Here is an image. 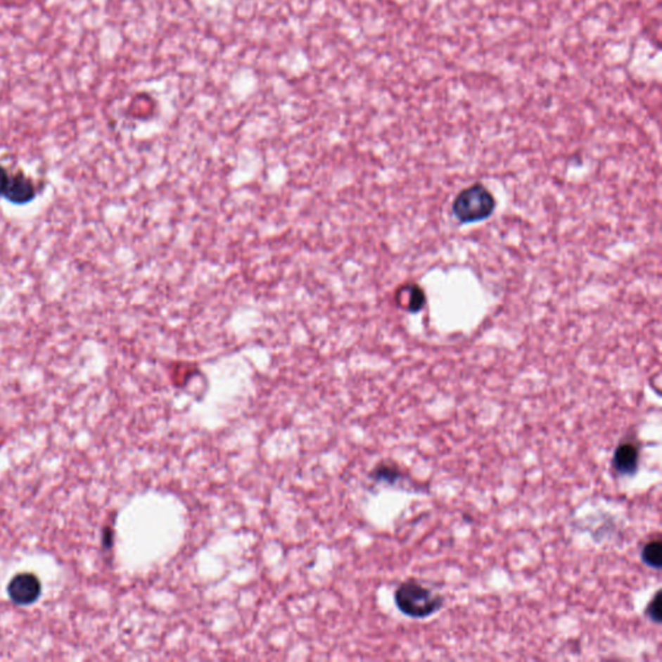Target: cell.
Masks as SVG:
<instances>
[{"label":"cell","mask_w":662,"mask_h":662,"mask_svg":"<svg viewBox=\"0 0 662 662\" xmlns=\"http://www.w3.org/2000/svg\"><path fill=\"white\" fill-rule=\"evenodd\" d=\"M395 601L401 613L416 620L430 617L444 606V598L441 595L415 580L400 585L395 592Z\"/></svg>","instance_id":"obj_1"},{"label":"cell","mask_w":662,"mask_h":662,"mask_svg":"<svg viewBox=\"0 0 662 662\" xmlns=\"http://www.w3.org/2000/svg\"><path fill=\"white\" fill-rule=\"evenodd\" d=\"M493 194L483 184H473L463 189L453 202V214L461 223H478L495 211Z\"/></svg>","instance_id":"obj_2"},{"label":"cell","mask_w":662,"mask_h":662,"mask_svg":"<svg viewBox=\"0 0 662 662\" xmlns=\"http://www.w3.org/2000/svg\"><path fill=\"white\" fill-rule=\"evenodd\" d=\"M42 592L38 577L32 573H20L15 575L8 585L11 600L20 606H29L38 600Z\"/></svg>","instance_id":"obj_3"},{"label":"cell","mask_w":662,"mask_h":662,"mask_svg":"<svg viewBox=\"0 0 662 662\" xmlns=\"http://www.w3.org/2000/svg\"><path fill=\"white\" fill-rule=\"evenodd\" d=\"M639 458L638 444L631 440L623 441L614 450L612 467L621 476H634L638 472Z\"/></svg>","instance_id":"obj_4"},{"label":"cell","mask_w":662,"mask_h":662,"mask_svg":"<svg viewBox=\"0 0 662 662\" xmlns=\"http://www.w3.org/2000/svg\"><path fill=\"white\" fill-rule=\"evenodd\" d=\"M3 196L13 205H26L35 198V188L29 177L18 172L9 177Z\"/></svg>","instance_id":"obj_5"},{"label":"cell","mask_w":662,"mask_h":662,"mask_svg":"<svg viewBox=\"0 0 662 662\" xmlns=\"http://www.w3.org/2000/svg\"><path fill=\"white\" fill-rule=\"evenodd\" d=\"M396 300L401 308L405 311L416 313L421 311L426 304V295L421 286L415 284H407L400 288L396 295Z\"/></svg>","instance_id":"obj_6"},{"label":"cell","mask_w":662,"mask_h":662,"mask_svg":"<svg viewBox=\"0 0 662 662\" xmlns=\"http://www.w3.org/2000/svg\"><path fill=\"white\" fill-rule=\"evenodd\" d=\"M642 561L647 566L660 571L662 566V543L660 540H651L647 542L640 554Z\"/></svg>","instance_id":"obj_7"},{"label":"cell","mask_w":662,"mask_h":662,"mask_svg":"<svg viewBox=\"0 0 662 662\" xmlns=\"http://www.w3.org/2000/svg\"><path fill=\"white\" fill-rule=\"evenodd\" d=\"M371 478L376 481H383L387 484H396L399 480L402 479V473L396 466L379 464L371 473Z\"/></svg>","instance_id":"obj_8"},{"label":"cell","mask_w":662,"mask_h":662,"mask_svg":"<svg viewBox=\"0 0 662 662\" xmlns=\"http://www.w3.org/2000/svg\"><path fill=\"white\" fill-rule=\"evenodd\" d=\"M661 591H657L654 594V599L649 601V604L647 606L646 614L647 617L649 618V621H652L654 623H660L662 620V609H661Z\"/></svg>","instance_id":"obj_9"},{"label":"cell","mask_w":662,"mask_h":662,"mask_svg":"<svg viewBox=\"0 0 662 662\" xmlns=\"http://www.w3.org/2000/svg\"><path fill=\"white\" fill-rule=\"evenodd\" d=\"M9 176L7 171L0 166V196L6 191V186L8 184Z\"/></svg>","instance_id":"obj_10"}]
</instances>
